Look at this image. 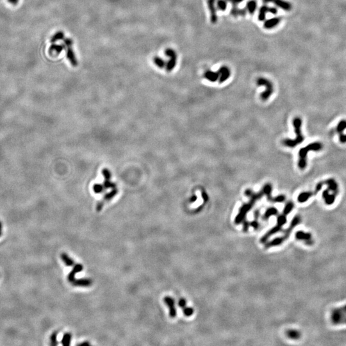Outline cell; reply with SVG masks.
Listing matches in <instances>:
<instances>
[{
    "mask_svg": "<svg viewBox=\"0 0 346 346\" xmlns=\"http://www.w3.org/2000/svg\"><path fill=\"white\" fill-rule=\"evenodd\" d=\"M244 194L247 197L250 198V201L247 203L243 204L240 207L238 213L235 218V224H239L244 220L247 213L251 210L255 202L256 201L260 199L264 195L262 191H260L258 193H254L250 189H246L245 190Z\"/></svg>",
    "mask_w": 346,
    "mask_h": 346,
    "instance_id": "1",
    "label": "cell"
},
{
    "mask_svg": "<svg viewBox=\"0 0 346 346\" xmlns=\"http://www.w3.org/2000/svg\"><path fill=\"white\" fill-rule=\"evenodd\" d=\"M302 124V120L300 118H296L293 120V125L294 127V130L296 134V137L295 139H286L283 141V144L285 146L289 148H295L297 145H299L303 142L304 137L301 133V127Z\"/></svg>",
    "mask_w": 346,
    "mask_h": 346,
    "instance_id": "2",
    "label": "cell"
},
{
    "mask_svg": "<svg viewBox=\"0 0 346 346\" xmlns=\"http://www.w3.org/2000/svg\"><path fill=\"white\" fill-rule=\"evenodd\" d=\"M322 144L319 142L311 143L305 148H302L299 152V159L298 162L299 168L301 170L305 169L306 167V156L310 151H318L321 150Z\"/></svg>",
    "mask_w": 346,
    "mask_h": 346,
    "instance_id": "3",
    "label": "cell"
},
{
    "mask_svg": "<svg viewBox=\"0 0 346 346\" xmlns=\"http://www.w3.org/2000/svg\"><path fill=\"white\" fill-rule=\"evenodd\" d=\"M330 320L334 325L346 324V304L331 310Z\"/></svg>",
    "mask_w": 346,
    "mask_h": 346,
    "instance_id": "4",
    "label": "cell"
},
{
    "mask_svg": "<svg viewBox=\"0 0 346 346\" xmlns=\"http://www.w3.org/2000/svg\"><path fill=\"white\" fill-rule=\"evenodd\" d=\"M256 83L258 86H265V91L261 93L260 95L261 99L263 101L267 100L270 96L273 94L274 87L272 82L269 81L268 79L265 78H259L256 80Z\"/></svg>",
    "mask_w": 346,
    "mask_h": 346,
    "instance_id": "5",
    "label": "cell"
},
{
    "mask_svg": "<svg viewBox=\"0 0 346 346\" xmlns=\"http://www.w3.org/2000/svg\"><path fill=\"white\" fill-rule=\"evenodd\" d=\"M295 237L297 240L303 241L305 244L308 246H312L314 244V240L310 233L305 232L303 231H298L296 233Z\"/></svg>",
    "mask_w": 346,
    "mask_h": 346,
    "instance_id": "6",
    "label": "cell"
},
{
    "mask_svg": "<svg viewBox=\"0 0 346 346\" xmlns=\"http://www.w3.org/2000/svg\"><path fill=\"white\" fill-rule=\"evenodd\" d=\"M163 301L165 302L166 305L169 308V316L172 319H174L176 317L177 311L175 308V301L174 299L170 296H166L163 299Z\"/></svg>",
    "mask_w": 346,
    "mask_h": 346,
    "instance_id": "7",
    "label": "cell"
},
{
    "mask_svg": "<svg viewBox=\"0 0 346 346\" xmlns=\"http://www.w3.org/2000/svg\"><path fill=\"white\" fill-rule=\"evenodd\" d=\"M264 3H273L278 7L283 9L285 11H289L291 10L292 5L291 4L285 0H263Z\"/></svg>",
    "mask_w": 346,
    "mask_h": 346,
    "instance_id": "8",
    "label": "cell"
},
{
    "mask_svg": "<svg viewBox=\"0 0 346 346\" xmlns=\"http://www.w3.org/2000/svg\"><path fill=\"white\" fill-rule=\"evenodd\" d=\"M216 0H207L208 7L210 12V21L213 24H216L217 21V10L215 7Z\"/></svg>",
    "mask_w": 346,
    "mask_h": 346,
    "instance_id": "9",
    "label": "cell"
},
{
    "mask_svg": "<svg viewBox=\"0 0 346 346\" xmlns=\"http://www.w3.org/2000/svg\"><path fill=\"white\" fill-rule=\"evenodd\" d=\"M331 190L327 188V189H326L325 190L323 191V192H322V198L324 200V202L327 205H331L333 204L335 201V199H336V194H333V193H330L331 192Z\"/></svg>",
    "mask_w": 346,
    "mask_h": 346,
    "instance_id": "10",
    "label": "cell"
},
{
    "mask_svg": "<svg viewBox=\"0 0 346 346\" xmlns=\"http://www.w3.org/2000/svg\"><path fill=\"white\" fill-rule=\"evenodd\" d=\"M282 229V227L278 225V224H276V225L274 227H273V228H271L270 230H269L263 237H261V238H260V242L261 244H265V243L267 242V241L268 240V239L271 236H273V235L276 234V233H277L279 231H281Z\"/></svg>",
    "mask_w": 346,
    "mask_h": 346,
    "instance_id": "11",
    "label": "cell"
},
{
    "mask_svg": "<svg viewBox=\"0 0 346 346\" xmlns=\"http://www.w3.org/2000/svg\"><path fill=\"white\" fill-rule=\"evenodd\" d=\"M218 73L219 74V82L220 83H222L224 82H226L231 76L230 69H229L227 66L221 67L219 69Z\"/></svg>",
    "mask_w": 346,
    "mask_h": 346,
    "instance_id": "12",
    "label": "cell"
},
{
    "mask_svg": "<svg viewBox=\"0 0 346 346\" xmlns=\"http://www.w3.org/2000/svg\"><path fill=\"white\" fill-rule=\"evenodd\" d=\"M83 269V265L80 264H77L74 265L73 266L72 270L69 273L67 276L68 281L71 283H72L74 282V280L75 279V275L77 273H80L81 271H82Z\"/></svg>",
    "mask_w": 346,
    "mask_h": 346,
    "instance_id": "13",
    "label": "cell"
},
{
    "mask_svg": "<svg viewBox=\"0 0 346 346\" xmlns=\"http://www.w3.org/2000/svg\"><path fill=\"white\" fill-rule=\"evenodd\" d=\"M74 286L80 287H90L92 283V280L89 278H79L75 279L72 283Z\"/></svg>",
    "mask_w": 346,
    "mask_h": 346,
    "instance_id": "14",
    "label": "cell"
},
{
    "mask_svg": "<svg viewBox=\"0 0 346 346\" xmlns=\"http://www.w3.org/2000/svg\"><path fill=\"white\" fill-rule=\"evenodd\" d=\"M66 57L69 61V62L71 63L72 66H73V67L78 66V60L76 58L75 54H74V52L73 51L71 46H69V47H67Z\"/></svg>",
    "mask_w": 346,
    "mask_h": 346,
    "instance_id": "15",
    "label": "cell"
},
{
    "mask_svg": "<svg viewBox=\"0 0 346 346\" xmlns=\"http://www.w3.org/2000/svg\"><path fill=\"white\" fill-rule=\"evenodd\" d=\"M280 21H281V18L280 17H273L265 21L264 26L266 29H272L278 25Z\"/></svg>",
    "mask_w": 346,
    "mask_h": 346,
    "instance_id": "16",
    "label": "cell"
},
{
    "mask_svg": "<svg viewBox=\"0 0 346 346\" xmlns=\"http://www.w3.org/2000/svg\"><path fill=\"white\" fill-rule=\"evenodd\" d=\"M204 77L210 82H215L219 80V74L218 72H214L208 70L204 73Z\"/></svg>",
    "mask_w": 346,
    "mask_h": 346,
    "instance_id": "17",
    "label": "cell"
},
{
    "mask_svg": "<svg viewBox=\"0 0 346 346\" xmlns=\"http://www.w3.org/2000/svg\"><path fill=\"white\" fill-rule=\"evenodd\" d=\"M314 195V192H303L299 194L297 197V201L299 203H303L309 199L312 196Z\"/></svg>",
    "mask_w": 346,
    "mask_h": 346,
    "instance_id": "18",
    "label": "cell"
},
{
    "mask_svg": "<svg viewBox=\"0 0 346 346\" xmlns=\"http://www.w3.org/2000/svg\"><path fill=\"white\" fill-rule=\"evenodd\" d=\"M170 59L168 62L166 64V71L167 72H171L173 69H174L176 65L177 62V55H174L171 57H169Z\"/></svg>",
    "mask_w": 346,
    "mask_h": 346,
    "instance_id": "19",
    "label": "cell"
},
{
    "mask_svg": "<svg viewBox=\"0 0 346 346\" xmlns=\"http://www.w3.org/2000/svg\"><path fill=\"white\" fill-rule=\"evenodd\" d=\"M246 13V9L244 8H238L237 6V4H233V6L231 8V14L234 16V17H237V16H244Z\"/></svg>",
    "mask_w": 346,
    "mask_h": 346,
    "instance_id": "20",
    "label": "cell"
},
{
    "mask_svg": "<svg viewBox=\"0 0 346 346\" xmlns=\"http://www.w3.org/2000/svg\"><path fill=\"white\" fill-rule=\"evenodd\" d=\"M60 258H61L63 262L67 267H73V266L75 265L74 260L71 258H70V257L66 253H65V252H63V253L61 254V255H60Z\"/></svg>",
    "mask_w": 346,
    "mask_h": 346,
    "instance_id": "21",
    "label": "cell"
},
{
    "mask_svg": "<svg viewBox=\"0 0 346 346\" xmlns=\"http://www.w3.org/2000/svg\"><path fill=\"white\" fill-rule=\"evenodd\" d=\"M257 8V3L255 0H249L247 2L246 9L251 15L254 14Z\"/></svg>",
    "mask_w": 346,
    "mask_h": 346,
    "instance_id": "22",
    "label": "cell"
},
{
    "mask_svg": "<svg viewBox=\"0 0 346 346\" xmlns=\"http://www.w3.org/2000/svg\"><path fill=\"white\" fill-rule=\"evenodd\" d=\"M286 335L288 338L292 340H298L301 337V333L296 330H288L286 332Z\"/></svg>",
    "mask_w": 346,
    "mask_h": 346,
    "instance_id": "23",
    "label": "cell"
},
{
    "mask_svg": "<svg viewBox=\"0 0 346 346\" xmlns=\"http://www.w3.org/2000/svg\"><path fill=\"white\" fill-rule=\"evenodd\" d=\"M272 185H271L270 183H267L265 184L264 186L262 192H264V194L265 195H267V199L269 201H273V197L272 195H271V192H272Z\"/></svg>",
    "mask_w": 346,
    "mask_h": 346,
    "instance_id": "24",
    "label": "cell"
},
{
    "mask_svg": "<svg viewBox=\"0 0 346 346\" xmlns=\"http://www.w3.org/2000/svg\"><path fill=\"white\" fill-rule=\"evenodd\" d=\"M278 210H277V208H276L275 207H270L266 210L263 217L265 220H267V219H268L270 216H276V215H278Z\"/></svg>",
    "mask_w": 346,
    "mask_h": 346,
    "instance_id": "25",
    "label": "cell"
},
{
    "mask_svg": "<svg viewBox=\"0 0 346 346\" xmlns=\"http://www.w3.org/2000/svg\"><path fill=\"white\" fill-rule=\"evenodd\" d=\"M269 7H268L267 6H266V5H264V6L260 7V10H259V13H258V20L259 21H263L265 19L266 14H267V12H269Z\"/></svg>",
    "mask_w": 346,
    "mask_h": 346,
    "instance_id": "26",
    "label": "cell"
},
{
    "mask_svg": "<svg viewBox=\"0 0 346 346\" xmlns=\"http://www.w3.org/2000/svg\"><path fill=\"white\" fill-rule=\"evenodd\" d=\"M64 48H65L64 45L52 44L49 48V53H50V55H51V53H53V52H55L57 54H59Z\"/></svg>",
    "mask_w": 346,
    "mask_h": 346,
    "instance_id": "27",
    "label": "cell"
},
{
    "mask_svg": "<svg viewBox=\"0 0 346 346\" xmlns=\"http://www.w3.org/2000/svg\"><path fill=\"white\" fill-rule=\"evenodd\" d=\"M72 335L71 333H65L63 336V338L62 339L61 343L64 346H69L71 344Z\"/></svg>",
    "mask_w": 346,
    "mask_h": 346,
    "instance_id": "28",
    "label": "cell"
},
{
    "mask_svg": "<svg viewBox=\"0 0 346 346\" xmlns=\"http://www.w3.org/2000/svg\"><path fill=\"white\" fill-rule=\"evenodd\" d=\"M153 62L159 68H163L164 67H166V62L164 60H163L162 58L158 57H155V58H153Z\"/></svg>",
    "mask_w": 346,
    "mask_h": 346,
    "instance_id": "29",
    "label": "cell"
},
{
    "mask_svg": "<svg viewBox=\"0 0 346 346\" xmlns=\"http://www.w3.org/2000/svg\"><path fill=\"white\" fill-rule=\"evenodd\" d=\"M346 129V120H341L336 126V132L339 134L342 133Z\"/></svg>",
    "mask_w": 346,
    "mask_h": 346,
    "instance_id": "30",
    "label": "cell"
},
{
    "mask_svg": "<svg viewBox=\"0 0 346 346\" xmlns=\"http://www.w3.org/2000/svg\"><path fill=\"white\" fill-rule=\"evenodd\" d=\"M294 207V204L293 203V202H288L286 204V205L285 206V208L283 209V213L285 214V216H287L291 212L292 210H293Z\"/></svg>",
    "mask_w": 346,
    "mask_h": 346,
    "instance_id": "31",
    "label": "cell"
},
{
    "mask_svg": "<svg viewBox=\"0 0 346 346\" xmlns=\"http://www.w3.org/2000/svg\"><path fill=\"white\" fill-rule=\"evenodd\" d=\"M227 5L226 0H218L217 2V8L221 11H225L227 8Z\"/></svg>",
    "mask_w": 346,
    "mask_h": 346,
    "instance_id": "32",
    "label": "cell"
},
{
    "mask_svg": "<svg viewBox=\"0 0 346 346\" xmlns=\"http://www.w3.org/2000/svg\"><path fill=\"white\" fill-rule=\"evenodd\" d=\"M64 39V34L62 31H58L53 36L52 38L51 39V42L52 43H55V42L58 41L60 40H62Z\"/></svg>",
    "mask_w": 346,
    "mask_h": 346,
    "instance_id": "33",
    "label": "cell"
},
{
    "mask_svg": "<svg viewBox=\"0 0 346 346\" xmlns=\"http://www.w3.org/2000/svg\"><path fill=\"white\" fill-rule=\"evenodd\" d=\"M287 217L285 214H282L277 217V224L280 226L283 227L287 223Z\"/></svg>",
    "mask_w": 346,
    "mask_h": 346,
    "instance_id": "34",
    "label": "cell"
},
{
    "mask_svg": "<svg viewBox=\"0 0 346 346\" xmlns=\"http://www.w3.org/2000/svg\"><path fill=\"white\" fill-rule=\"evenodd\" d=\"M57 335H58L57 332H53V333L51 335V336H50V341H51L50 345H51L55 346V345H58Z\"/></svg>",
    "mask_w": 346,
    "mask_h": 346,
    "instance_id": "35",
    "label": "cell"
},
{
    "mask_svg": "<svg viewBox=\"0 0 346 346\" xmlns=\"http://www.w3.org/2000/svg\"><path fill=\"white\" fill-rule=\"evenodd\" d=\"M183 313L185 316L190 317L194 314V309L191 307H185L183 308Z\"/></svg>",
    "mask_w": 346,
    "mask_h": 346,
    "instance_id": "36",
    "label": "cell"
},
{
    "mask_svg": "<svg viewBox=\"0 0 346 346\" xmlns=\"http://www.w3.org/2000/svg\"><path fill=\"white\" fill-rule=\"evenodd\" d=\"M285 199H286V197H285V195H279L278 196H276V197H274L273 198V203H282L283 201H285Z\"/></svg>",
    "mask_w": 346,
    "mask_h": 346,
    "instance_id": "37",
    "label": "cell"
},
{
    "mask_svg": "<svg viewBox=\"0 0 346 346\" xmlns=\"http://www.w3.org/2000/svg\"><path fill=\"white\" fill-rule=\"evenodd\" d=\"M165 54L167 57H172V56L176 55V51L174 49H172V48H167L165 51Z\"/></svg>",
    "mask_w": 346,
    "mask_h": 346,
    "instance_id": "38",
    "label": "cell"
},
{
    "mask_svg": "<svg viewBox=\"0 0 346 346\" xmlns=\"http://www.w3.org/2000/svg\"><path fill=\"white\" fill-rule=\"evenodd\" d=\"M186 299L184 298H181L178 301V306L181 308H183L186 306Z\"/></svg>",
    "mask_w": 346,
    "mask_h": 346,
    "instance_id": "39",
    "label": "cell"
},
{
    "mask_svg": "<svg viewBox=\"0 0 346 346\" xmlns=\"http://www.w3.org/2000/svg\"><path fill=\"white\" fill-rule=\"evenodd\" d=\"M243 221H244V223H243V229H244V231L246 232L247 230H248L250 223L248 221H246L245 219Z\"/></svg>",
    "mask_w": 346,
    "mask_h": 346,
    "instance_id": "40",
    "label": "cell"
},
{
    "mask_svg": "<svg viewBox=\"0 0 346 346\" xmlns=\"http://www.w3.org/2000/svg\"><path fill=\"white\" fill-rule=\"evenodd\" d=\"M250 225H251L252 228H253L255 229V230H257V229H258V226H259V224H258V220H255H255H254L253 221L251 222L250 223Z\"/></svg>",
    "mask_w": 346,
    "mask_h": 346,
    "instance_id": "41",
    "label": "cell"
},
{
    "mask_svg": "<svg viewBox=\"0 0 346 346\" xmlns=\"http://www.w3.org/2000/svg\"><path fill=\"white\" fill-rule=\"evenodd\" d=\"M64 44H65V46H67V47H69V46H72V45H73V40H72L71 39H69V38L65 39H64Z\"/></svg>",
    "mask_w": 346,
    "mask_h": 346,
    "instance_id": "42",
    "label": "cell"
},
{
    "mask_svg": "<svg viewBox=\"0 0 346 346\" xmlns=\"http://www.w3.org/2000/svg\"><path fill=\"white\" fill-rule=\"evenodd\" d=\"M269 12H270V13H272V14L276 15V14H277L278 9L276 7H269Z\"/></svg>",
    "mask_w": 346,
    "mask_h": 346,
    "instance_id": "43",
    "label": "cell"
},
{
    "mask_svg": "<svg viewBox=\"0 0 346 346\" xmlns=\"http://www.w3.org/2000/svg\"><path fill=\"white\" fill-rule=\"evenodd\" d=\"M339 140H340V142L341 143H342V144L346 143V134L343 135H340Z\"/></svg>",
    "mask_w": 346,
    "mask_h": 346,
    "instance_id": "44",
    "label": "cell"
},
{
    "mask_svg": "<svg viewBox=\"0 0 346 346\" xmlns=\"http://www.w3.org/2000/svg\"><path fill=\"white\" fill-rule=\"evenodd\" d=\"M202 197L203 199L204 200V202H207L208 200V194L206 193V192H202Z\"/></svg>",
    "mask_w": 346,
    "mask_h": 346,
    "instance_id": "45",
    "label": "cell"
},
{
    "mask_svg": "<svg viewBox=\"0 0 346 346\" xmlns=\"http://www.w3.org/2000/svg\"><path fill=\"white\" fill-rule=\"evenodd\" d=\"M228 1H230L233 4H239L240 3L242 2L244 0H226Z\"/></svg>",
    "mask_w": 346,
    "mask_h": 346,
    "instance_id": "46",
    "label": "cell"
},
{
    "mask_svg": "<svg viewBox=\"0 0 346 346\" xmlns=\"http://www.w3.org/2000/svg\"><path fill=\"white\" fill-rule=\"evenodd\" d=\"M259 215H260V213H259L258 210H256V211H255V213H254V217H255V220H258V217H259Z\"/></svg>",
    "mask_w": 346,
    "mask_h": 346,
    "instance_id": "47",
    "label": "cell"
},
{
    "mask_svg": "<svg viewBox=\"0 0 346 346\" xmlns=\"http://www.w3.org/2000/svg\"><path fill=\"white\" fill-rule=\"evenodd\" d=\"M78 345H80V346H89L90 345V343L88 342H84L82 343H80Z\"/></svg>",
    "mask_w": 346,
    "mask_h": 346,
    "instance_id": "48",
    "label": "cell"
},
{
    "mask_svg": "<svg viewBox=\"0 0 346 346\" xmlns=\"http://www.w3.org/2000/svg\"><path fill=\"white\" fill-rule=\"evenodd\" d=\"M196 200H197V196H195V195H193L192 197V198H190V202L193 203V202L195 201Z\"/></svg>",
    "mask_w": 346,
    "mask_h": 346,
    "instance_id": "49",
    "label": "cell"
},
{
    "mask_svg": "<svg viewBox=\"0 0 346 346\" xmlns=\"http://www.w3.org/2000/svg\"><path fill=\"white\" fill-rule=\"evenodd\" d=\"M2 235V224L1 222H0V237Z\"/></svg>",
    "mask_w": 346,
    "mask_h": 346,
    "instance_id": "50",
    "label": "cell"
}]
</instances>
